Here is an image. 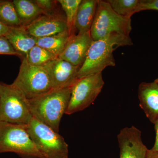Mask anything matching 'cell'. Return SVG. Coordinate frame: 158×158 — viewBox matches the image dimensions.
Returning a JSON list of instances; mask_svg holds the SVG:
<instances>
[{
    "mask_svg": "<svg viewBox=\"0 0 158 158\" xmlns=\"http://www.w3.org/2000/svg\"><path fill=\"white\" fill-rule=\"evenodd\" d=\"M131 21V17L117 14L106 1L99 0L90 30L91 37L97 40L113 33L130 36Z\"/></svg>",
    "mask_w": 158,
    "mask_h": 158,
    "instance_id": "cell-6",
    "label": "cell"
},
{
    "mask_svg": "<svg viewBox=\"0 0 158 158\" xmlns=\"http://www.w3.org/2000/svg\"><path fill=\"white\" fill-rule=\"evenodd\" d=\"M43 67L49 76L53 89L72 87L78 80L80 67L59 57Z\"/></svg>",
    "mask_w": 158,
    "mask_h": 158,
    "instance_id": "cell-9",
    "label": "cell"
},
{
    "mask_svg": "<svg viewBox=\"0 0 158 158\" xmlns=\"http://www.w3.org/2000/svg\"><path fill=\"white\" fill-rule=\"evenodd\" d=\"M12 2L24 27L28 25L44 15L43 11L34 0H14Z\"/></svg>",
    "mask_w": 158,
    "mask_h": 158,
    "instance_id": "cell-16",
    "label": "cell"
},
{
    "mask_svg": "<svg viewBox=\"0 0 158 158\" xmlns=\"http://www.w3.org/2000/svg\"><path fill=\"white\" fill-rule=\"evenodd\" d=\"M98 1L82 0L77 11L74 23V29L78 31V34L90 31L96 14Z\"/></svg>",
    "mask_w": 158,
    "mask_h": 158,
    "instance_id": "cell-15",
    "label": "cell"
},
{
    "mask_svg": "<svg viewBox=\"0 0 158 158\" xmlns=\"http://www.w3.org/2000/svg\"><path fill=\"white\" fill-rule=\"evenodd\" d=\"M104 84L102 73L78 79L73 86L65 114L71 115L89 107L101 92Z\"/></svg>",
    "mask_w": 158,
    "mask_h": 158,
    "instance_id": "cell-8",
    "label": "cell"
},
{
    "mask_svg": "<svg viewBox=\"0 0 158 158\" xmlns=\"http://www.w3.org/2000/svg\"><path fill=\"white\" fill-rule=\"evenodd\" d=\"M5 37L21 59L26 58L29 52L37 44V38L29 34L24 27H11Z\"/></svg>",
    "mask_w": 158,
    "mask_h": 158,
    "instance_id": "cell-14",
    "label": "cell"
},
{
    "mask_svg": "<svg viewBox=\"0 0 158 158\" xmlns=\"http://www.w3.org/2000/svg\"><path fill=\"white\" fill-rule=\"evenodd\" d=\"M13 152L22 158H44L37 149L25 125L0 121V154Z\"/></svg>",
    "mask_w": 158,
    "mask_h": 158,
    "instance_id": "cell-4",
    "label": "cell"
},
{
    "mask_svg": "<svg viewBox=\"0 0 158 158\" xmlns=\"http://www.w3.org/2000/svg\"><path fill=\"white\" fill-rule=\"evenodd\" d=\"M12 84L28 99L42 95L53 89L50 78L45 68L31 65L26 58L21 59L19 72Z\"/></svg>",
    "mask_w": 158,
    "mask_h": 158,
    "instance_id": "cell-7",
    "label": "cell"
},
{
    "mask_svg": "<svg viewBox=\"0 0 158 158\" xmlns=\"http://www.w3.org/2000/svg\"><path fill=\"white\" fill-rule=\"evenodd\" d=\"M117 139L120 158H146L148 149L143 143L141 131L135 126L122 129Z\"/></svg>",
    "mask_w": 158,
    "mask_h": 158,
    "instance_id": "cell-10",
    "label": "cell"
},
{
    "mask_svg": "<svg viewBox=\"0 0 158 158\" xmlns=\"http://www.w3.org/2000/svg\"><path fill=\"white\" fill-rule=\"evenodd\" d=\"M117 14L125 17H131L136 13L139 0H108L106 1Z\"/></svg>",
    "mask_w": 158,
    "mask_h": 158,
    "instance_id": "cell-20",
    "label": "cell"
},
{
    "mask_svg": "<svg viewBox=\"0 0 158 158\" xmlns=\"http://www.w3.org/2000/svg\"><path fill=\"white\" fill-rule=\"evenodd\" d=\"M72 88L73 86L52 89L28 99L33 117L59 133L60 122L68 108Z\"/></svg>",
    "mask_w": 158,
    "mask_h": 158,
    "instance_id": "cell-2",
    "label": "cell"
},
{
    "mask_svg": "<svg viewBox=\"0 0 158 158\" xmlns=\"http://www.w3.org/2000/svg\"><path fill=\"white\" fill-rule=\"evenodd\" d=\"M140 106L152 123L158 120V84L142 82L138 88Z\"/></svg>",
    "mask_w": 158,
    "mask_h": 158,
    "instance_id": "cell-13",
    "label": "cell"
},
{
    "mask_svg": "<svg viewBox=\"0 0 158 158\" xmlns=\"http://www.w3.org/2000/svg\"><path fill=\"white\" fill-rule=\"evenodd\" d=\"M58 58L45 49L36 45L29 52L26 59L31 65L43 67L48 62Z\"/></svg>",
    "mask_w": 158,
    "mask_h": 158,
    "instance_id": "cell-19",
    "label": "cell"
},
{
    "mask_svg": "<svg viewBox=\"0 0 158 158\" xmlns=\"http://www.w3.org/2000/svg\"><path fill=\"white\" fill-rule=\"evenodd\" d=\"M70 35L68 30L48 37L37 38L36 45L59 57L65 49Z\"/></svg>",
    "mask_w": 158,
    "mask_h": 158,
    "instance_id": "cell-17",
    "label": "cell"
},
{
    "mask_svg": "<svg viewBox=\"0 0 158 158\" xmlns=\"http://www.w3.org/2000/svg\"><path fill=\"white\" fill-rule=\"evenodd\" d=\"M130 36L113 33L102 39L93 40L86 59L78 73V79L102 73L109 66L116 65L113 52L117 48L133 45Z\"/></svg>",
    "mask_w": 158,
    "mask_h": 158,
    "instance_id": "cell-1",
    "label": "cell"
},
{
    "mask_svg": "<svg viewBox=\"0 0 158 158\" xmlns=\"http://www.w3.org/2000/svg\"><path fill=\"white\" fill-rule=\"evenodd\" d=\"M93 40L90 31L77 35L71 34L65 49L59 58L81 68Z\"/></svg>",
    "mask_w": 158,
    "mask_h": 158,
    "instance_id": "cell-11",
    "label": "cell"
},
{
    "mask_svg": "<svg viewBox=\"0 0 158 158\" xmlns=\"http://www.w3.org/2000/svg\"><path fill=\"white\" fill-rule=\"evenodd\" d=\"M24 27L29 34L36 38L48 37L68 30L66 19L62 15H43Z\"/></svg>",
    "mask_w": 158,
    "mask_h": 158,
    "instance_id": "cell-12",
    "label": "cell"
},
{
    "mask_svg": "<svg viewBox=\"0 0 158 158\" xmlns=\"http://www.w3.org/2000/svg\"><path fill=\"white\" fill-rule=\"evenodd\" d=\"M154 82H155L156 83H158V78L156 79V80H155Z\"/></svg>",
    "mask_w": 158,
    "mask_h": 158,
    "instance_id": "cell-28",
    "label": "cell"
},
{
    "mask_svg": "<svg viewBox=\"0 0 158 158\" xmlns=\"http://www.w3.org/2000/svg\"><path fill=\"white\" fill-rule=\"evenodd\" d=\"M145 10L158 11V0H139L136 12Z\"/></svg>",
    "mask_w": 158,
    "mask_h": 158,
    "instance_id": "cell-24",
    "label": "cell"
},
{
    "mask_svg": "<svg viewBox=\"0 0 158 158\" xmlns=\"http://www.w3.org/2000/svg\"><path fill=\"white\" fill-rule=\"evenodd\" d=\"M155 124V129L156 131V140L154 145L152 148L151 150L158 152V120L156 122Z\"/></svg>",
    "mask_w": 158,
    "mask_h": 158,
    "instance_id": "cell-25",
    "label": "cell"
},
{
    "mask_svg": "<svg viewBox=\"0 0 158 158\" xmlns=\"http://www.w3.org/2000/svg\"><path fill=\"white\" fill-rule=\"evenodd\" d=\"M26 129L44 158H68V145L52 128L33 117Z\"/></svg>",
    "mask_w": 158,
    "mask_h": 158,
    "instance_id": "cell-5",
    "label": "cell"
},
{
    "mask_svg": "<svg viewBox=\"0 0 158 158\" xmlns=\"http://www.w3.org/2000/svg\"><path fill=\"white\" fill-rule=\"evenodd\" d=\"M146 158H158V152L148 150Z\"/></svg>",
    "mask_w": 158,
    "mask_h": 158,
    "instance_id": "cell-27",
    "label": "cell"
},
{
    "mask_svg": "<svg viewBox=\"0 0 158 158\" xmlns=\"http://www.w3.org/2000/svg\"><path fill=\"white\" fill-rule=\"evenodd\" d=\"M33 118L23 93L12 84L0 82V121L27 125Z\"/></svg>",
    "mask_w": 158,
    "mask_h": 158,
    "instance_id": "cell-3",
    "label": "cell"
},
{
    "mask_svg": "<svg viewBox=\"0 0 158 158\" xmlns=\"http://www.w3.org/2000/svg\"><path fill=\"white\" fill-rule=\"evenodd\" d=\"M82 0H58L59 5L65 12L68 30L71 34L74 31L75 19L77 11Z\"/></svg>",
    "mask_w": 158,
    "mask_h": 158,
    "instance_id": "cell-21",
    "label": "cell"
},
{
    "mask_svg": "<svg viewBox=\"0 0 158 158\" xmlns=\"http://www.w3.org/2000/svg\"><path fill=\"white\" fill-rule=\"evenodd\" d=\"M0 22L10 27H24L12 1L0 0Z\"/></svg>",
    "mask_w": 158,
    "mask_h": 158,
    "instance_id": "cell-18",
    "label": "cell"
},
{
    "mask_svg": "<svg viewBox=\"0 0 158 158\" xmlns=\"http://www.w3.org/2000/svg\"><path fill=\"white\" fill-rule=\"evenodd\" d=\"M41 10L44 15H62L59 12V2L58 1L52 0H34Z\"/></svg>",
    "mask_w": 158,
    "mask_h": 158,
    "instance_id": "cell-22",
    "label": "cell"
},
{
    "mask_svg": "<svg viewBox=\"0 0 158 158\" xmlns=\"http://www.w3.org/2000/svg\"><path fill=\"white\" fill-rule=\"evenodd\" d=\"M0 55H11L19 57V54L5 37H0Z\"/></svg>",
    "mask_w": 158,
    "mask_h": 158,
    "instance_id": "cell-23",
    "label": "cell"
},
{
    "mask_svg": "<svg viewBox=\"0 0 158 158\" xmlns=\"http://www.w3.org/2000/svg\"><path fill=\"white\" fill-rule=\"evenodd\" d=\"M11 27L0 22V37H5L10 31Z\"/></svg>",
    "mask_w": 158,
    "mask_h": 158,
    "instance_id": "cell-26",
    "label": "cell"
}]
</instances>
